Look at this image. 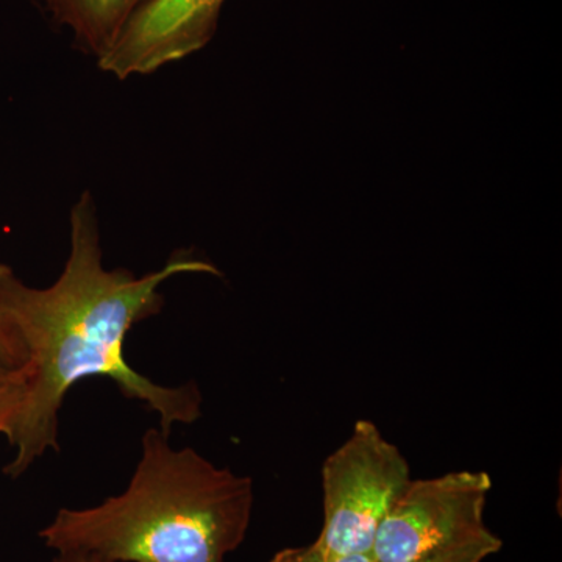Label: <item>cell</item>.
Here are the masks:
<instances>
[{
  "instance_id": "3",
  "label": "cell",
  "mask_w": 562,
  "mask_h": 562,
  "mask_svg": "<svg viewBox=\"0 0 562 562\" xmlns=\"http://www.w3.org/2000/svg\"><path fill=\"white\" fill-rule=\"evenodd\" d=\"M409 482L397 446L373 422L358 420L322 468L325 517L316 542L333 553L371 554L380 525Z\"/></svg>"
},
{
  "instance_id": "5",
  "label": "cell",
  "mask_w": 562,
  "mask_h": 562,
  "mask_svg": "<svg viewBox=\"0 0 562 562\" xmlns=\"http://www.w3.org/2000/svg\"><path fill=\"white\" fill-rule=\"evenodd\" d=\"M225 0H144L99 57L120 80L147 76L201 50L216 31Z\"/></svg>"
},
{
  "instance_id": "9",
  "label": "cell",
  "mask_w": 562,
  "mask_h": 562,
  "mask_svg": "<svg viewBox=\"0 0 562 562\" xmlns=\"http://www.w3.org/2000/svg\"><path fill=\"white\" fill-rule=\"evenodd\" d=\"M271 562H375L372 554H339L322 549L319 543L281 550Z\"/></svg>"
},
{
  "instance_id": "7",
  "label": "cell",
  "mask_w": 562,
  "mask_h": 562,
  "mask_svg": "<svg viewBox=\"0 0 562 562\" xmlns=\"http://www.w3.org/2000/svg\"><path fill=\"white\" fill-rule=\"evenodd\" d=\"M502 549L501 538L487 530L469 541L427 554L412 562H483Z\"/></svg>"
},
{
  "instance_id": "11",
  "label": "cell",
  "mask_w": 562,
  "mask_h": 562,
  "mask_svg": "<svg viewBox=\"0 0 562 562\" xmlns=\"http://www.w3.org/2000/svg\"><path fill=\"white\" fill-rule=\"evenodd\" d=\"M52 562H102L94 554L83 553H58Z\"/></svg>"
},
{
  "instance_id": "2",
  "label": "cell",
  "mask_w": 562,
  "mask_h": 562,
  "mask_svg": "<svg viewBox=\"0 0 562 562\" xmlns=\"http://www.w3.org/2000/svg\"><path fill=\"white\" fill-rule=\"evenodd\" d=\"M249 476L217 468L194 449L144 432L127 490L87 509H60L40 538L57 553L102 562H224L246 539Z\"/></svg>"
},
{
  "instance_id": "4",
  "label": "cell",
  "mask_w": 562,
  "mask_h": 562,
  "mask_svg": "<svg viewBox=\"0 0 562 562\" xmlns=\"http://www.w3.org/2000/svg\"><path fill=\"white\" fill-rule=\"evenodd\" d=\"M491 487L486 472L412 480L376 531L373 561L412 562L483 535Z\"/></svg>"
},
{
  "instance_id": "6",
  "label": "cell",
  "mask_w": 562,
  "mask_h": 562,
  "mask_svg": "<svg viewBox=\"0 0 562 562\" xmlns=\"http://www.w3.org/2000/svg\"><path fill=\"white\" fill-rule=\"evenodd\" d=\"M144 0H44L55 20L95 57H101L120 35Z\"/></svg>"
},
{
  "instance_id": "10",
  "label": "cell",
  "mask_w": 562,
  "mask_h": 562,
  "mask_svg": "<svg viewBox=\"0 0 562 562\" xmlns=\"http://www.w3.org/2000/svg\"><path fill=\"white\" fill-rule=\"evenodd\" d=\"M24 351L18 346L16 339L0 322V376L24 371Z\"/></svg>"
},
{
  "instance_id": "1",
  "label": "cell",
  "mask_w": 562,
  "mask_h": 562,
  "mask_svg": "<svg viewBox=\"0 0 562 562\" xmlns=\"http://www.w3.org/2000/svg\"><path fill=\"white\" fill-rule=\"evenodd\" d=\"M180 273L220 272L183 255L144 277L105 269L90 192L70 211L69 257L52 286H27L0 265V322L25 357L24 398L5 435L14 449L7 475L18 479L47 450H58V414L66 394L90 376H106L125 397L146 403L160 416L166 435L173 425L201 417L202 395L194 384L160 386L124 357L133 325L160 312L161 284Z\"/></svg>"
},
{
  "instance_id": "8",
  "label": "cell",
  "mask_w": 562,
  "mask_h": 562,
  "mask_svg": "<svg viewBox=\"0 0 562 562\" xmlns=\"http://www.w3.org/2000/svg\"><path fill=\"white\" fill-rule=\"evenodd\" d=\"M25 394L24 371L0 376V432L7 435Z\"/></svg>"
}]
</instances>
